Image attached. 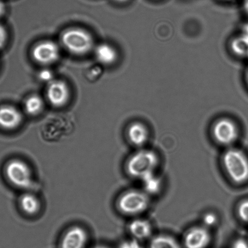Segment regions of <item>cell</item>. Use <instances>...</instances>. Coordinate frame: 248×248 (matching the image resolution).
<instances>
[{
	"instance_id": "1",
	"label": "cell",
	"mask_w": 248,
	"mask_h": 248,
	"mask_svg": "<svg viewBox=\"0 0 248 248\" xmlns=\"http://www.w3.org/2000/svg\"><path fill=\"white\" fill-rule=\"evenodd\" d=\"M223 162L227 173L235 183L248 181V158L242 151L231 148L225 153Z\"/></svg>"
},
{
	"instance_id": "2",
	"label": "cell",
	"mask_w": 248,
	"mask_h": 248,
	"mask_svg": "<svg viewBox=\"0 0 248 248\" xmlns=\"http://www.w3.org/2000/svg\"><path fill=\"white\" fill-rule=\"evenodd\" d=\"M62 42L64 47L73 54H86L93 48L94 40L90 33L83 29L72 28L63 32Z\"/></svg>"
},
{
	"instance_id": "3",
	"label": "cell",
	"mask_w": 248,
	"mask_h": 248,
	"mask_svg": "<svg viewBox=\"0 0 248 248\" xmlns=\"http://www.w3.org/2000/svg\"><path fill=\"white\" fill-rule=\"evenodd\" d=\"M159 163L156 154L150 150H141L128 160L126 169L130 176L142 178L149 172H154Z\"/></svg>"
},
{
	"instance_id": "4",
	"label": "cell",
	"mask_w": 248,
	"mask_h": 248,
	"mask_svg": "<svg viewBox=\"0 0 248 248\" xmlns=\"http://www.w3.org/2000/svg\"><path fill=\"white\" fill-rule=\"evenodd\" d=\"M7 178L14 186L28 188L33 184V173L26 162L14 159L7 163L5 168Z\"/></svg>"
},
{
	"instance_id": "5",
	"label": "cell",
	"mask_w": 248,
	"mask_h": 248,
	"mask_svg": "<svg viewBox=\"0 0 248 248\" xmlns=\"http://www.w3.org/2000/svg\"><path fill=\"white\" fill-rule=\"evenodd\" d=\"M149 199L147 193L140 191L126 192L119 199V210L125 215H135L143 212L149 206Z\"/></svg>"
},
{
	"instance_id": "6",
	"label": "cell",
	"mask_w": 248,
	"mask_h": 248,
	"mask_svg": "<svg viewBox=\"0 0 248 248\" xmlns=\"http://www.w3.org/2000/svg\"><path fill=\"white\" fill-rule=\"evenodd\" d=\"M213 135L218 143L230 145L236 140L239 136L237 125L227 118L220 119L213 126Z\"/></svg>"
},
{
	"instance_id": "7",
	"label": "cell",
	"mask_w": 248,
	"mask_h": 248,
	"mask_svg": "<svg viewBox=\"0 0 248 248\" xmlns=\"http://www.w3.org/2000/svg\"><path fill=\"white\" fill-rule=\"evenodd\" d=\"M35 62L41 64H50L57 62L60 55V48L53 41H42L36 45L32 52Z\"/></svg>"
},
{
	"instance_id": "8",
	"label": "cell",
	"mask_w": 248,
	"mask_h": 248,
	"mask_svg": "<svg viewBox=\"0 0 248 248\" xmlns=\"http://www.w3.org/2000/svg\"><path fill=\"white\" fill-rule=\"evenodd\" d=\"M69 87L65 82L53 80L48 84L46 95L51 105L60 108L67 103L69 98Z\"/></svg>"
},
{
	"instance_id": "9",
	"label": "cell",
	"mask_w": 248,
	"mask_h": 248,
	"mask_svg": "<svg viewBox=\"0 0 248 248\" xmlns=\"http://www.w3.org/2000/svg\"><path fill=\"white\" fill-rule=\"evenodd\" d=\"M211 235L205 227L192 228L184 237L185 248H206L210 244Z\"/></svg>"
},
{
	"instance_id": "10",
	"label": "cell",
	"mask_w": 248,
	"mask_h": 248,
	"mask_svg": "<svg viewBox=\"0 0 248 248\" xmlns=\"http://www.w3.org/2000/svg\"><path fill=\"white\" fill-rule=\"evenodd\" d=\"M87 234L83 228L75 226L70 228L63 237L61 248H84L87 242Z\"/></svg>"
},
{
	"instance_id": "11",
	"label": "cell",
	"mask_w": 248,
	"mask_h": 248,
	"mask_svg": "<svg viewBox=\"0 0 248 248\" xmlns=\"http://www.w3.org/2000/svg\"><path fill=\"white\" fill-rule=\"evenodd\" d=\"M22 116L17 108L4 106L0 108V127L6 130H13L20 125Z\"/></svg>"
},
{
	"instance_id": "12",
	"label": "cell",
	"mask_w": 248,
	"mask_h": 248,
	"mask_svg": "<svg viewBox=\"0 0 248 248\" xmlns=\"http://www.w3.org/2000/svg\"><path fill=\"white\" fill-rule=\"evenodd\" d=\"M129 230L133 238L138 240L148 239L152 234L151 225L148 221L136 219L129 226Z\"/></svg>"
},
{
	"instance_id": "13",
	"label": "cell",
	"mask_w": 248,
	"mask_h": 248,
	"mask_svg": "<svg viewBox=\"0 0 248 248\" xmlns=\"http://www.w3.org/2000/svg\"><path fill=\"white\" fill-rule=\"evenodd\" d=\"M95 56L101 64H113L117 58V53L113 46L106 43H102L95 48Z\"/></svg>"
},
{
	"instance_id": "14",
	"label": "cell",
	"mask_w": 248,
	"mask_h": 248,
	"mask_svg": "<svg viewBox=\"0 0 248 248\" xmlns=\"http://www.w3.org/2000/svg\"><path fill=\"white\" fill-rule=\"evenodd\" d=\"M129 140L136 146L144 145L148 139V131L143 124L135 123L131 125L128 130Z\"/></svg>"
},
{
	"instance_id": "15",
	"label": "cell",
	"mask_w": 248,
	"mask_h": 248,
	"mask_svg": "<svg viewBox=\"0 0 248 248\" xmlns=\"http://www.w3.org/2000/svg\"><path fill=\"white\" fill-rule=\"evenodd\" d=\"M20 206L24 213L33 215L40 210V203L37 198L33 194H24L20 199Z\"/></svg>"
},
{
	"instance_id": "16",
	"label": "cell",
	"mask_w": 248,
	"mask_h": 248,
	"mask_svg": "<svg viewBox=\"0 0 248 248\" xmlns=\"http://www.w3.org/2000/svg\"><path fill=\"white\" fill-rule=\"evenodd\" d=\"M141 179L147 193L155 194L161 189V180L154 174V172L146 174Z\"/></svg>"
},
{
	"instance_id": "17",
	"label": "cell",
	"mask_w": 248,
	"mask_h": 248,
	"mask_svg": "<svg viewBox=\"0 0 248 248\" xmlns=\"http://www.w3.org/2000/svg\"><path fill=\"white\" fill-rule=\"evenodd\" d=\"M150 248H181L176 239L168 235H158L150 242Z\"/></svg>"
},
{
	"instance_id": "18",
	"label": "cell",
	"mask_w": 248,
	"mask_h": 248,
	"mask_svg": "<svg viewBox=\"0 0 248 248\" xmlns=\"http://www.w3.org/2000/svg\"><path fill=\"white\" fill-rule=\"evenodd\" d=\"M43 108L42 99L38 95H32L26 99L24 103V109L30 115H36L41 112Z\"/></svg>"
},
{
	"instance_id": "19",
	"label": "cell",
	"mask_w": 248,
	"mask_h": 248,
	"mask_svg": "<svg viewBox=\"0 0 248 248\" xmlns=\"http://www.w3.org/2000/svg\"><path fill=\"white\" fill-rule=\"evenodd\" d=\"M232 48L236 54L240 56L248 55V36L244 34L235 38L232 43Z\"/></svg>"
},
{
	"instance_id": "20",
	"label": "cell",
	"mask_w": 248,
	"mask_h": 248,
	"mask_svg": "<svg viewBox=\"0 0 248 248\" xmlns=\"http://www.w3.org/2000/svg\"><path fill=\"white\" fill-rule=\"evenodd\" d=\"M238 215L242 221L248 222V200L242 202L238 207Z\"/></svg>"
},
{
	"instance_id": "21",
	"label": "cell",
	"mask_w": 248,
	"mask_h": 248,
	"mask_svg": "<svg viewBox=\"0 0 248 248\" xmlns=\"http://www.w3.org/2000/svg\"><path fill=\"white\" fill-rule=\"evenodd\" d=\"M53 78H54V76H53V72L50 69H43L38 73V78L40 79L41 81L47 82L48 84H50V82L54 80L53 79Z\"/></svg>"
},
{
	"instance_id": "22",
	"label": "cell",
	"mask_w": 248,
	"mask_h": 248,
	"mask_svg": "<svg viewBox=\"0 0 248 248\" xmlns=\"http://www.w3.org/2000/svg\"><path fill=\"white\" fill-rule=\"evenodd\" d=\"M217 222V216L213 213H207L203 216V222L207 227H213Z\"/></svg>"
},
{
	"instance_id": "23",
	"label": "cell",
	"mask_w": 248,
	"mask_h": 248,
	"mask_svg": "<svg viewBox=\"0 0 248 248\" xmlns=\"http://www.w3.org/2000/svg\"><path fill=\"white\" fill-rule=\"evenodd\" d=\"M119 248H144V247L141 244L140 240L133 238V239L126 240L121 243Z\"/></svg>"
},
{
	"instance_id": "24",
	"label": "cell",
	"mask_w": 248,
	"mask_h": 248,
	"mask_svg": "<svg viewBox=\"0 0 248 248\" xmlns=\"http://www.w3.org/2000/svg\"><path fill=\"white\" fill-rule=\"evenodd\" d=\"M7 40V32L6 29L0 24V49L4 47Z\"/></svg>"
},
{
	"instance_id": "25",
	"label": "cell",
	"mask_w": 248,
	"mask_h": 248,
	"mask_svg": "<svg viewBox=\"0 0 248 248\" xmlns=\"http://www.w3.org/2000/svg\"><path fill=\"white\" fill-rule=\"evenodd\" d=\"M232 248H248V243L244 239L237 240L233 244Z\"/></svg>"
},
{
	"instance_id": "26",
	"label": "cell",
	"mask_w": 248,
	"mask_h": 248,
	"mask_svg": "<svg viewBox=\"0 0 248 248\" xmlns=\"http://www.w3.org/2000/svg\"><path fill=\"white\" fill-rule=\"evenodd\" d=\"M6 11V6L3 2L0 1V18L3 16Z\"/></svg>"
},
{
	"instance_id": "27",
	"label": "cell",
	"mask_w": 248,
	"mask_h": 248,
	"mask_svg": "<svg viewBox=\"0 0 248 248\" xmlns=\"http://www.w3.org/2000/svg\"><path fill=\"white\" fill-rule=\"evenodd\" d=\"M244 9L245 12L248 15V0H245L244 1Z\"/></svg>"
},
{
	"instance_id": "28",
	"label": "cell",
	"mask_w": 248,
	"mask_h": 248,
	"mask_svg": "<svg viewBox=\"0 0 248 248\" xmlns=\"http://www.w3.org/2000/svg\"><path fill=\"white\" fill-rule=\"evenodd\" d=\"M244 34H245V35H247L248 36V25L245 26Z\"/></svg>"
},
{
	"instance_id": "29",
	"label": "cell",
	"mask_w": 248,
	"mask_h": 248,
	"mask_svg": "<svg viewBox=\"0 0 248 248\" xmlns=\"http://www.w3.org/2000/svg\"><path fill=\"white\" fill-rule=\"evenodd\" d=\"M114 1L118 2H120V3H123V2H127L128 0H114Z\"/></svg>"
},
{
	"instance_id": "30",
	"label": "cell",
	"mask_w": 248,
	"mask_h": 248,
	"mask_svg": "<svg viewBox=\"0 0 248 248\" xmlns=\"http://www.w3.org/2000/svg\"><path fill=\"white\" fill-rule=\"evenodd\" d=\"M94 248H109L108 247H105V246H97L96 247H95Z\"/></svg>"
},
{
	"instance_id": "31",
	"label": "cell",
	"mask_w": 248,
	"mask_h": 248,
	"mask_svg": "<svg viewBox=\"0 0 248 248\" xmlns=\"http://www.w3.org/2000/svg\"><path fill=\"white\" fill-rule=\"evenodd\" d=\"M222 1H232V0H222Z\"/></svg>"
},
{
	"instance_id": "32",
	"label": "cell",
	"mask_w": 248,
	"mask_h": 248,
	"mask_svg": "<svg viewBox=\"0 0 248 248\" xmlns=\"http://www.w3.org/2000/svg\"><path fill=\"white\" fill-rule=\"evenodd\" d=\"M247 80H248V73H247Z\"/></svg>"
}]
</instances>
